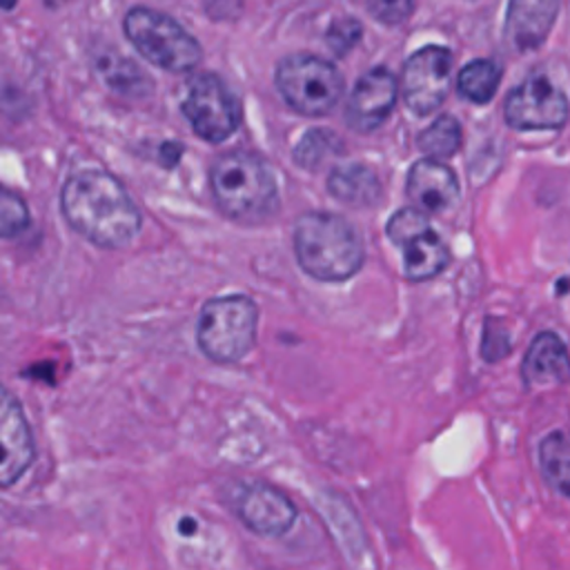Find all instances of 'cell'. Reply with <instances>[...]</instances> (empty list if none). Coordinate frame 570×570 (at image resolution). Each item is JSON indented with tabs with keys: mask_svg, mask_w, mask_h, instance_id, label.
<instances>
[{
	"mask_svg": "<svg viewBox=\"0 0 570 570\" xmlns=\"http://www.w3.org/2000/svg\"><path fill=\"white\" fill-rule=\"evenodd\" d=\"M67 225L102 249H120L140 229V212L127 189L105 169H80L60 189Z\"/></svg>",
	"mask_w": 570,
	"mask_h": 570,
	"instance_id": "1",
	"label": "cell"
},
{
	"mask_svg": "<svg viewBox=\"0 0 570 570\" xmlns=\"http://www.w3.org/2000/svg\"><path fill=\"white\" fill-rule=\"evenodd\" d=\"M294 254L301 269L323 283L352 278L365 261L356 227L332 212H307L296 218Z\"/></svg>",
	"mask_w": 570,
	"mask_h": 570,
	"instance_id": "2",
	"label": "cell"
},
{
	"mask_svg": "<svg viewBox=\"0 0 570 570\" xmlns=\"http://www.w3.org/2000/svg\"><path fill=\"white\" fill-rule=\"evenodd\" d=\"M209 189L218 212L243 225H258L278 212L272 169L249 151H225L209 167Z\"/></svg>",
	"mask_w": 570,
	"mask_h": 570,
	"instance_id": "3",
	"label": "cell"
},
{
	"mask_svg": "<svg viewBox=\"0 0 570 570\" xmlns=\"http://www.w3.org/2000/svg\"><path fill=\"white\" fill-rule=\"evenodd\" d=\"M122 31L147 62L165 71L185 73L196 69V65L203 60L198 40L163 11L131 7L125 13Z\"/></svg>",
	"mask_w": 570,
	"mask_h": 570,
	"instance_id": "4",
	"label": "cell"
},
{
	"mask_svg": "<svg viewBox=\"0 0 570 570\" xmlns=\"http://www.w3.org/2000/svg\"><path fill=\"white\" fill-rule=\"evenodd\" d=\"M258 307L245 294L209 298L198 314L196 341L200 352L216 363H236L256 338Z\"/></svg>",
	"mask_w": 570,
	"mask_h": 570,
	"instance_id": "5",
	"label": "cell"
},
{
	"mask_svg": "<svg viewBox=\"0 0 570 570\" xmlns=\"http://www.w3.org/2000/svg\"><path fill=\"white\" fill-rule=\"evenodd\" d=\"M274 82L281 98L309 118L330 114L343 94L341 71L314 53L285 56L276 67Z\"/></svg>",
	"mask_w": 570,
	"mask_h": 570,
	"instance_id": "6",
	"label": "cell"
},
{
	"mask_svg": "<svg viewBox=\"0 0 570 570\" xmlns=\"http://www.w3.org/2000/svg\"><path fill=\"white\" fill-rule=\"evenodd\" d=\"M194 134L207 142L227 140L240 125L243 109L236 94L216 73H196L180 105Z\"/></svg>",
	"mask_w": 570,
	"mask_h": 570,
	"instance_id": "7",
	"label": "cell"
},
{
	"mask_svg": "<svg viewBox=\"0 0 570 570\" xmlns=\"http://www.w3.org/2000/svg\"><path fill=\"white\" fill-rule=\"evenodd\" d=\"M568 116L570 105L566 94L546 76L525 78L508 94L503 102L505 122L521 131L561 129Z\"/></svg>",
	"mask_w": 570,
	"mask_h": 570,
	"instance_id": "8",
	"label": "cell"
},
{
	"mask_svg": "<svg viewBox=\"0 0 570 570\" xmlns=\"http://www.w3.org/2000/svg\"><path fill=\"white\" fill-rule=\"evenodd\" d=\"M452 53L445 47L428 45L414 51L401 73V91L405 105L416 116H428L441 107L450 91Z\"/></svg>",
	"mask_w": 570,
	"mask_h": 570,
	"instance_id": "9",
	"label": "cell"
},
{
	"mask_svg": "<svg viewBox=\"0 0 570 570\" xmlns=\"http://www.w3.org/2000/svg\"><path fill=\"white\" fill-rule=\"evenodd\" d=\"M232 508L252 532L263 537L285 534L296 521L292 499L265 481L238 483L232 492Z\"/></svg>",
	"mask_w": 570,
	"mask_h": 570,
	"instance_id": "10",
	"label": "cell"
},
{
	"mask_svg": "<svg viewBox=\"0 0 570 570\" xmlns=\"http://www.w3.org/2000/svg\"><path fill=\"white\" fill-rule=\"evenodd\" d=\"M396 94H399V85L390 69L374 67L365 71L356 80L352 96L347 100L345 120L350 129L361 134H370L379 129L392 114Z\"/></svg>",
	"mask_w": 570,
	"mask_h": 570,
	"instance_id": "11",
	"label": "cell"
},
{
	"mask_svg": "<svg viewBox=\"0 0 570 570\" xmlns=\"http://www.w3.org/2000/svg\"><path fill=\"white\" fill-rule=\"evenodd\" d=\"M0 441H2V465L0 481L4 488L13 485L31 465L36 456L33 439L24 412L9 390L2 392L0 405Z\"/></svg>",
	"mask_w": 570,
	"mask_h": 570,
	"instance_id": "12",
	"label": "cell"
},
{
	"mask_svg": "<svg viewBox=\"0 0 570 570\" xmlns=\"http://www.w3.org/2000/svg\"><path fill=\"white\" fill-rule=\"evenodd\" d=\"M405 191L425 214H441L456 200L459 180L443 160L425 156L410 167Z\"/></svg>",
	"mask_w": 570,
	"mask_h": 570,
	"instance_id": "13",
	"label": "cell"
},
{
	"mask_svg": "<svg viewBox=\"0 0 570 570\" xmlns=\"http://www.w3.org/2000/svg\"><path fill=\"white\" fill-rule=\"evenodd\" d=\"M561 0H510L505 13V36L519 51H532L548 38Z\"/></svg>",
	"mask_w": 570,
	"mask_h": 570,
	"instance_id": "14",
	"label": "cell"
},
{
	"mask_svg": "<svg viewBox=\"0 0 570 570\" xmlns=\"http://www.w3.org/2000/svg\"><path fill=\"white\" fill-rule=\"evenodd\" d=\"M521 374L528 385H561L570 381V352L554 332H541L532 338Z\"/></svg>",
	"mask_w": 570,
	"mask_h": 570,
	"instance_id": "15",
	"label": "cell"
},
{
	"mask_svg": "<svg viewBox=\"0 0 570 570\" xmlns=\"http://www.w3.org/2000/svg\"><path fill=\"white\" fill-rule=\"evenodd\" d=\"M327 191L350 207H372L381 198V180L367 165L347 163L330 171Z\"/></svg>",
	"mask_w": 570,
	"mask_h": 570,
	"instance_id": "16",
	"label": "cell"
},
{
	"mask_svg": "<svg viewBox=\"0 0 570 570\" xmlns=\"http://www.w3.org/2000/svg\"><path fill=\"white\" fill-rule=\"evenodd\" d=\"M401 252H403L405 278L412 283L434 278L450 263L448 245L441 240V236L436 232H432V227L428 232L414 236L412 240H407L401 247Z\"/></svg>",
	"mask_w": 570,
	"mask_h": 570,
	"instance_id": "17",
	"label": "cell"
},
{
	"mask_svg": "<svg viewBox=\"0 0 570 570\" xmlns=\"http://www.w3.org/2000/svg\"><path fill=\"white\" fill-rule=\"evenodd\" d=\"M539 463L548 485L570 499V432H550L539 445Z\"/></svg>",
	"mask_w": 570,
	"mask_h": 570,
	"instance_id": "18",
	"label": "cell"
},
{
	"mask_svg": "<svg viewBox=\"0 0 570 570\" xmlns=\"http://www.w3.org/2000/svg\"><path fill=\"white\" fill-rule=\"evenodd\" d=\"M499 82H501V65L490 58H476L459 71L456 89L465 100L474 105H485L494 98Z\"/></svg>",
	"mask_w": 570,
	"mask_h": 570,
	"instance_id": "19",
	"label": "cell"
},
{
	"mask_svg": "<svg viewBox=\"0 0 570 570\" xmlns=\"http://www.w3.org/2000/svg\"><path fill=\"white\" fill-rule=\"evenodd\" d=\"M461 125L454 116L443 114L439 116L430 127H425L419 138L416 145L419 149L436 160H445L450 156H454L461 147Z\"/></svg>",
	"mask_w": 570,
	"mask_h": 570,
	"instance_id": "20",
	"label": "cell"
},
{
	"mask_svg": "<svg viewBox=\"0 0 570 570\" xmlns=\"http://www.w3.org/2000/svg\"><path fill=\"white\" fill-rule=\"evenodd\" d=\"M343 151L341 138L330 129H309L294 147V163L303 169H318L330 156Z\"/></svg>",
	"mask_w": 570,
	"mask_h": 570,
	"instance_id": "21",
	"label": "cell"
},
{
	"mask_svg": "<svg viewBox=\"0 0 570 570\" xmlns=\"http://www.w3.org/2000/svg\"><path fill=\"white\" fill-rule=\"evenodd\" d=\"M387 236L394 245L403 247L407 240H412L414 236L423 234L430 229V220L428 214L419 207H403L396 214H392V218L387 220Z\"/></svg>",
	"mask_w": 570,
	"mask_h": 570,
	"instance_id": "22",
	"label": "cell"
},
{
	"mask_svg": "<svg viewBox=\"0 0 570 570\" xmlns=\"http://www.w3.org/2000/svg\"><path fill=\"white\" fill-rule=\"evenodd\" d=\"M29 225V209L20 194L4 189L0 196V232L4 238L18 236Z\"/></svg>",
	"mask_w": 570,
	"mask_h": 570,
	"instance_id": "23",
	"label": "cell"
},
{
	"mask_svg": "<svg viewBox=\"0 0 570 570\" xmlns=\"http://www.w3.org/2000/svg\"><path fill=\"white\" fill-rule=\"evenodd\" d=\"M512 343L508 327L499 318H485L483 323V334H481V356L488 363L501 361L505 354H510Z\"/></svg>",
	"mask_w": 570,
	"mask_h": 570,
	"instance_id": "24",
	"label": "cell"
},
{
	"mask_svg": "<svg viewBox=\"0 0 570 570\" xmlns=\"http://www.w3.org/2000/svg\"><path fill=\"white\" fill-rule=\"evenodd\" d=\"M416 0H367L370 13L385 27H396L405 22L414 11Z\"/></svg>",
	"mask_w": 570,
	"mask_h": 570,
	"instance_id": "25",
	"label": "cell"
},
{
	"mask_svg": "<svg viewBox=\"0 0 570 570\" xmlns=\"http://www.w3.org/2000/svg\"><path fill=\"white\" fill-rule=\"evenodd\" d=\"M361 40V24L352 18H341L332 22L327 31V45L336 56H345Z\"/></svg>",
	"mask_w": 570,
	"mask_h": 570,
	"instance_id": "26",
	"label": "cell"
},
{
	"mask_svg": "<svg viewBox=\"0 0 570 570\" xmlns=\"http://www.w3.org/2000/svg\"><path fill=\"white\" fill-rule=\"evenodd\" d=\"M13 4H16V0H2V7H4V11H11V9H13Z\"/></svg>",
	"mask_w": 570,
	"mask_h": 570,
	"instance_id": "27",
	"label": "cell"
},
{
	"mask_svg": "<svg viewBox=\"0 0 570 570\" xmlns=\"http://www.w3.org/2000/svg\"><path fill=\"white\" fill-rule=\"evenodd\" d=\"M47 2H60V0H47Z\"/></svg>",
	"mask_w": 570,
	"mask_h": 570,
	"instance_id": "28",
	"label": "cell"
}]
</instances>
